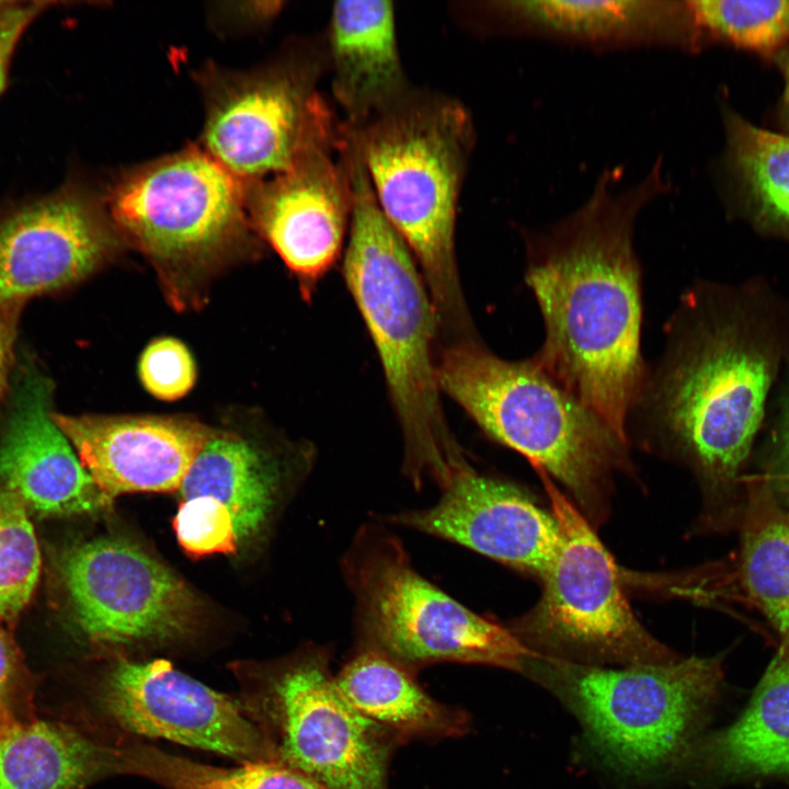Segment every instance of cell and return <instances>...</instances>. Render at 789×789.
Returning <instances> with one entry per match:
<instances>
[{
	"label": "cell",
	"mask_w": 789,
	"mask_h": 789,
	"mask_svg": "<svg viewBox=\"0 0 789 789\" xmlns=\"http://www.w3.org/2000/svg\"><path fill=\"white\" fill-rule=\"evenodd\" d=\"M616 178V170L605 172L578 210L526 233V283L545 327L530 359L628 442L629 416L649 373L633 226L667 184L661 159L631 187L618 190Z\"/></svg>",
	"instance_id": "1"
},
{
	"label": "cell",
	"mask_w": 789,
	"mask_h": 789,
	"mask_svg": "<svg viewBox=\"0 0 789 789\" xmlns=\"http://www.w3.org/2000/svg\"><path fill=\"white\" fill-rule=\"evenodd\" d=\"M352 211L343 276L376 346L402 431L403 471L443 489L469 462L448 428L436 378L438 323L408 244L382 213L358 155L345 157Z\"/></svg>",
	"instance_id": "2"
},
{
	"label": "cell",
	"mask_w": 789,
	"mask_h": 789,
	"mask_svg": "<svg viewBox=\"0 0 789 789\" xmlns=\"http://www.w3.org/2000/svg\"><path fill=\"white\" fill-rule=\"evenodd\" d=\"M374 195L421 267L442 344L477 338L458 274L457 205L473 149L456 100L410 91L358 125L342 123Z\"/></svg>",
	"instance_id": "3"
},
{
	"label": "cell",
	"mask_w": 789,
	"mask_h": 789,
	"mask_svg": "<svg viewBox=\"0 0 789 789\" xmlns=\"http://www.w3.org/2000/svg\"><path fill=\"white\" fill-rule=\"evenodd\" d=\"M441 392L498 443L553 477L595 526L608 511L614 473L629 467L627 442L534 362L507 361L479 338L441 345Z\"/></svg>",
	"instance_id": "4"
},
{
	"label": "cell",
	"mask_w": 789,
	"mask_h": 789,
	"mask_svg": "<svg viewBox=\"0 0 789 789\" xmlns=\"http://www.w3.org/2000/svg\"><path fill=\"white\" fill-rule=\"evenodd\" d=\"M665 333L663 356L630 416L662 449L691 464L711 491H721L736 477L761 424L769 363L728 323L702 319L690 295Z\"/></svg>",
	"instance_id": "5"
},
{
	"label": "cell",
	"mask_w": 789,
	"mask_h": 789,
	"mask_svg": "<svg viewBox=\"0 0 789 789\" xmlns=\"http://www.w3.org/2000/svg\"><path fill=\"white\" fill-rule=\"evenodd\" d=\"M721 662L690 656L613 668L531 654L522 673L575 716L606 768L644 782L679 770L718 698Z\"/></svg>",
	"instance_id": "6"
},
{
	"label": "cell",
	"mask_w": 789,
	"mask_h": 789,
	"mask_svg": "<svg viewBox=\"0 0 789 789\" xmlns=\"http://www.w3.org/2000/svg\"><path fill=\"white\" fill-rule=\"evenodd\" d=\"M342 569L355 598L361 648L409 670L435 662L523 672L534 654L506 627L470 610L423 578L387 529H359Z\"/></svg>",
	"instance_id": "7"
},
{
	"label": "cell",
	"mask_w": 789,
	"mask_h": 789,
	"mask_svg": "<svg viewBox=\"0 0 789 789\" xmlns=\"http://www.w3.org/2000/svg\"><path fill=\"white\" fill-rule=\"evenodd\" d=\"M537 472L561 539L540 578L539 601L506 627L536 655L576 664L636 666L678 660L637 619L620 572L593 525L550 477Z\"/></svg>",
	"instance_id": "8"
},
{
	"label": "cell",
	"mask_w": 789,
	"mask_h": 789,
	"mask_svg": "<svg viewBox=\"0 0 789 789\" xmlns=\"http://www.w3.org/2000/svg\"><path fill=\"white\" fill-rule=\"evenodd\" d=\"M242 183L205 150L187 149L124 178L110 210L159 270L181 275L210 265L245 236Z\"/></svg>",
	"instance_id": "9"
},
{
	"label": "cell",
	"mask_w": 789,
	"mask_h": 789,
	"mask_svg": "<svg viewBox=\"0 0 789 789\" xmlns=\"http://www.w3.org/2000/svg\"><path fill=\"white\" fill-rule=\"evenodd\" d=\"M323 56L306 54L218 81L209 98L205 151L240 181L258 183L335 138L340 123L317 88L328 65Z\"/></svg>",
	"instance_id": "10"
},
{
	"label": "cell",
	"mask_w": 789,
	"mask_h": 789,
	"mask_svg": "<svg viewBox=\"0 0 789 789\" xmlns=\"http://www.w3.org/2000/svg\"><path fill=\"white\" fill-rule=\"evenodd\" d=\"M59 572L76 626L95 644L178 640L201 621V604L185 582L124 538L100 537L69 547Z\"/></svg>",
	"instance_id": "11"
},
{
	"label": "cell",
	"mask_w": 789,
	"mask_h": 789,
	"mask_svg": "<svg viewBox=\"0 0 789 789\" xmlns=\"http://www.w3.org/2000/svg\"><path fill=\"white\" fill-rule=\"evenodd\" d=\"M281 763L327 789H387L399 737L356 710L339 689L325 649L287 664L273 682Z\"/></svg>",
	"instance_id": "12"
},
{
	"label": "cell",
	"mask_w": 789,
	"mask_h": 789,
	"mask_svg": "<svg viewBox=\"0 0 789 789\" xmlns=\"http://www.w3.org/2000/svg\"><path fill=\"white\" fill-rule=\"evenodd\" d=\"M104 711L123 729L232 757L281 762L276 743L240 704L164 660L117 662L100 693Z\"/></svg>",
	"instance_id": "13"
},
{
	"label": "cell",
	"mask_w": 789,
	"mask_h": 789,
	"mask_svg": "<svg viewBox=\"0 0 789 789\" xmlns=\"http://www.w3.org/2000/svg\"><path fill=\"white\" fill-rule=\"evenodd\" d=\"M247 204L254 226L310 299L339 260L348 232L352 186L340 129L288 170L254 183Z\"/></svg>",
	"instance_id": "14"
},
{
	"label": "cell",
	"mask_w": 789,
	"mask_h": 789,
	"mask_svg": "<svg viewBox=\"0 0 789 789\" xmlns=\"http://www.w3.org/2000/svg\"><path fill=\"white\" fill-rule=\"evenodd\" d=\"M390 521L539 579L561 539L551 511L518 487L480 473L471 465L453 476L434 505L396 514Z\"/></svg>",
	"instance_id": "15"
},
{
	"label": "cell",
	"mask_w": 789,
	"mask_h": 789,
	"mask_svg": "<svg viewBox=\"0 0 789 789\" xmlns=\"http://www.w3.org/2000/svg\"><path fill=\"white\" fill-rule=\"evenodd\" d=\"M0 435V489L43 516L91 514L110 506L53 419V384L34 363L13 376Z\"/></svg>",
	"instance_id": "16"
},
{
	"label": "cell",
	"mask_w": 789,
	"mask_h": 789,
	"mask_svg": "<svg viewBox=\"0 0 789 789\" xmlns=\"http://www.w3.org/2000/svg\"><path fill=\"white\" fill-rule=\"evenodd\" d=\"M113 239L101 211L79 193H58L0 219V309L89 275Z\"/></svg>",
	"instance_id": "17"
},
{
	"label": "cell",
	"mask_w": 789,
	"mask_h": 789,
	"mask_svg": "<svg viewBox=\"0 0 789 789\" xmlns=\"http://www.w3.org/2000/svg\"><path fill=\"white\" fill-rule=\"evenodd\" d=\"M468 9L488 33L533 35L594 48L695 49L704 36L687 1H487Z\"/></svg>",
	"instance_id": "18"
},
{
	"label": "cell",
	"mask_w": 789,
	"mask_h": 789,
	"mask_svg": "<svg viewBox=\"0 0 789 789\" xmlns=\"http://www.w3.org/2000/svg\"><path fill=\"white\" fill-rule=\"evenodd\" d=\"M53 419L111 502L129 492L179 491L213 435L198 423L175 418L53 412Z\"/></svg>",
	"instance_id": "19"
},
{
	"label": "cell",
	"mask_w": 789,
	"mask_h": 789,
	"mask_svg": "<svg viewBox=\"0 0 789 789\" xmlns=\"http://www.w3.org/2000/svg\"><path fill=\"white\" fill-rule=\"evenodd\" d=\"M678 771L701 789L742 780L789 785V656L778 650L742 714L690 745Z\"/></svg>",
	"instance_id": "20"
},
{
	"label": "cell",
	"mask_w": 789,
	"mask_h": 789,
	"mask_svg": "<svg viewBox=\"0 0 789 789\" xmlns=\"http://www.w3.org/2000/svg\"><path fill=\"white\" fill-rule=\"evenodd\" d=\"M332 92L347 125L385 111L411 89L399 55L396 12L390 1H338L325 44Z\"/></svg>",
	"instance_id": "21"
},
{
	"label": "cell",
	"mask_w": 789,
	"mask_h": 789,
	"mask_svg": "<svg viewBox=\"0 0 789 789\" xmlns=\"http://www.w3.org/2000/svg\"><path fill=\"white\" fill-rule=\"evenodd\" d=\"M335 682L356 710L399 737L456 736L468 728L464 711L432 698L411 670L375 650L361 648Z\"/></svg>",
	"instance_id": "22"
},
{
	"label": "cell",
	"mask_w": 789,
	"mask_h": 789,
	"mask_svg": "<svg viewBox=\"0 0 789 789\" xmlns=\"http://www.w3.org/2000/svg\"><path fill=\"white\" fill-rule=\"evenodd\" d=\"M114 771L113 748L62 723L23 720L0 730V789H79Z\"/></svg>",
	"instance_id": "23"
},
{
	"label": "cell",
	"mask_w": 789,
	"mask_h": 789,
	"mask_svg": "<svg viewBox=\"0 0 789 789\" xmlns=\"http://www.w3.org/2000/svg\"><path fill=\"white\" fill-rule=\"evenodd\" d=\"M282 470L258 448L231 435H211L179 489L182 500L210 496L229 511L239 542L259 535L275 507Z\"/></svg>",
	"instance_id": "24"
},
{
	"label": "cell",
	"mask_w": 789,
	"mask_h": 789,
	"mask_svg": "<svg viewBox=\"0 0 789 789\" xmlns=\"http://www.w3.org/2000/svg\"><path fill=\"white\" fill-rule=\"evenodd\" d=\"M744 587L779 633L789 656V508L769 485L755 488L742 533Z\"/></svg>",
	"instance_id": "25"
},
{
	"label": "cell",
	"mask_w": 789,
	"mask_h": 789,
	"mask_svg": "<svg viewBox=\"0 0 789 789\" xmlns=\"http://www.w3.org/2000/svg\"><path fill=\"white\" fill-rule=\"evenodd\" d=\"M117 771L153 780L169 789H327L307 775L274 761L216 767L136 745L115 750Z\"/></svg>",
	"instance_id": "26"
},
{
	"label": "cell",
	"mask_w": 789,
	"mask_h": 789,
	"mask_svg": "<svg viewBox=\"0 0 789 789\" xmlns=\"http://www.w3.org/2000/svg\"><path fill=\"white\" fill-rule=\"evenodd\" d=\"M729 167L765 221L789 228V137L725 114Z\"/></svg>",
	"instance_id": "27"
},
{
	"label": "cell",
	"mask_w": 789,
	"mask_h": 789,
	"mask_svg": "<svg viewBox=\"0 0 789 789\" xmlns=\"http://www.w3.org/2000/svg\"><path fill=\"white\" fill-rule=\"evenodd\" d=\"M702 36L761 53L789 44V0H689Z\"/></svg>",
	"instance_id": "28"
},
{
	"label": "cell",
	"mask_w": 789,
	"mask_h": 789,
	"mask_svg": "<svg viewBox=\"0 0 789 789\" xmlns=\"http://www.w3.org/2000/svg\"><path fill=\"white\" fill-rule=\"evenodd\" d=\"M27 510L0 489V620L15 617L38 581L41 553Z\"/></svg>",
	"instance_id": "29"
},
{
	"label": "cell",
	"mask_w": 789,
	"mask_h": 789,
	"mask_svg": "<svg viewBox=\"0 0 789 789\" xmlns=\"http://www.w3.org/2000/svg\"><path fill=\"white\" fill-rule=\"evenodd\" d=\"M174 529L179 544L193 556L235 552L239 544L229 511L210 496L182 500Z\"/></svg>",
	"instance_id": "30"
},
{
	"label": "cell",
	"mask_w": 789,
	"mask_h": 789,
	"mask_svg": "<svg viewBox=\"0 0 789 789\" xmlns=\"http://www.w3.org/2000/svg\"><path fill=\"white\" fill-rule=\"evenodd\" d=\"M139 377L150 395L173 401L192 389L196 377L195 364L182 342L162 338L151 342L142 352Z\"/></svg>",
	"instance_id": "31"
},
{
	"label": "cell",
	"mask_w": 789,
	"mask_h": 789,
	"mask_svg": "<svg viewBox=\"0 0 789 789\" xmlns=\"http://www.w3.org/2000/svg\"><path fill=\"white\" fill-rule=\"evenodd\" d=\"M26 693L21 676L18 652L0 627V730L23 721Z\"/></svg>",
	"instance_id": "32"
},
{
	"label": "cell",
	"mask_w": 789,
	"mask_h": 789,
	"mask_svg": "<svg viewBox=\"0 0 789 789\" xmlns=\"http://www.w3.org/2000/svg\"><path fill=\"white\" fill-rule=\"evenodd\" d=\"M47 2H0V94L19 41L28 25L45 10Z\"/></svg>",
	"instance_id": "33"
},
{
	"label": "cell",
	"mask_w": 789,
	"mask_h": 789,
	"mask_svg": "<svg viewBox=\"0 0 789 789\" xmlns=\"http://www.w3.org/2000/svg\"><path fill=\"white\" fill-rule=\"evenodd\" d=\"M769 488L776 499L789 508V402L787 403L777 449L771 462Z\"/></svg>",
	"instance_id": "34"
},
{
	"label": "cell",
	"mask_w": 789,
	"mask_h": 789,
	"mask_svg": "<svg viewBox=\"0 0 789 789\" xmlns=\"http://www.w3.org/2000/svg\"><path fill=\"white\" fill-rule=\"evenodd\" d=\"M20 307L0 309V398L7 387L12 364Z\"/></svg>",
	"instance_id": "35"
},
{
	"label": "cell",
	"mask_w": 789,
	"mask_h": 789,
	"mask_svg": "<svg viewBox=\"0 0 789 789\" xmlns=\"http://www.w3.org/2000/svg\"><path fill=\"white\" fill-rule=\"evenodd\" d=\"M784 70H785L786 85H785L782 104H784L785 116L789 123V57L785 61Z\"/></svg>",
	"instance_id": "36"
},
{
	"label": "cell",
	"mask_w": 789,
	"mask_h": 789,
	"mask_svg": "<svg viewBox=\"0 0 789 789\" xmlns=\"http://www.w3.org/2000/svg\"><path fill=\"white\" fill-rule=\"evenodd\" d=\"M1 2V1H0Z\"/></svg>",
	"instance_id": "37"
}]
</instances>
